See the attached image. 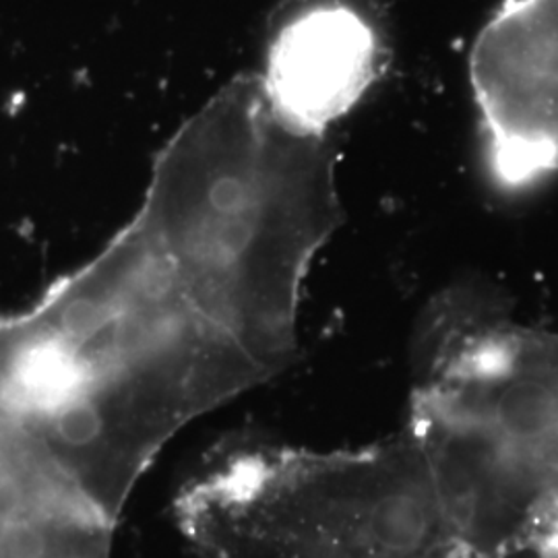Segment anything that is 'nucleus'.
Here are the masks:
<instances>
[{"instance_id":"nucleus-1","label":"nucleus","mask_w":558,"mask_h":558,"mask_svg":"<svg viewBox=\"0 0 558 558\" xmlns=\"http://www.w3.org/2000/svg\"><path fill=\"white\" fill-rule=\"evenodd\" d=\"M486 160L502 189L558 174V0H505L470 50Z\"/></svg>"},{"instance_id":"nucleus-2","label":"nucleus","mask_w":558,"mask_h":558,"mask_svg":"<svg viewBox=\"0 0 558 558\" xmlns=\"http://www.w3.org/2000/svg\"><path fill=\"white\" fill-rule=\"evenodd\" d=\"M379 44L348 4L325 2L290 21L271 48L269 87L286 120L315 135L362 98L377 73Z\"/></svg>"},{"instance_id":"nucleus-3","label":"nucleus","mask_w":558,"mask_h":558,"mask_svg":"<svg viewBox=\"0 0 558 558\" xmlns=\"http://www.w3.org/2000/svg\"><path fill=\"white\" fill-rule=\"evenodd\" d=\"M430 480L435 497L445 513L458 530H470L478 509V488L470 470L456 456L447 451L430 453Z\"/></svg>"},{"instance_id":"nucleus-4","label":"nucleus","mask_w":558,"mask_h":558,"mask_svg":"<svg viewBox=\"0 0 558 558\" xmlns=\"http://www.w3.org/2000/svg\"><path fill=\"white\" fill-rule=\"evenodd\" d=\"M539 553L542 558H558V521L553 525V530L539 539Z\"/></svg>"}]
</instances>
